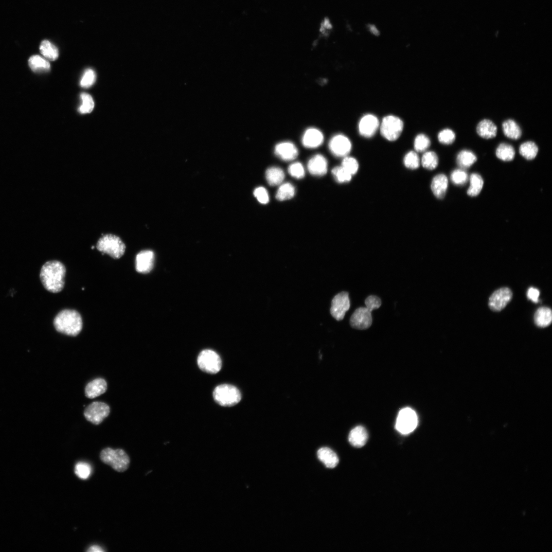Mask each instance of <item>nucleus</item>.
<instances>
[{
  "instance_id": "f257e3e1",
  "label": "nucleus",
  "mask_w": 552,
  "mask_h": 552,
  "mask_svg": "<svg viewBox=\"0 0 552 552\" xmlns=\"http://www.w3.org/2000/svg\"><path fill=\"white\" fill-rule=\"evenodd\" d=\"M66 273V267L62 263L50 261L42 267L40 278L46 289L51 293H58L64 287Z\"/></svg>"
},
{
  "instance_id": "f03ea898",
  "label": "nucleus",
  "mask_w": 552,
  "mask_h": 552,
  "mask_svg": "<svg viewBox=\"0 0 552 552\" xmlns=\"http://www.w3.org/2000/svg\"><path fill=\"white\" fill-rule=\"evenodd\" d=\"M53 324L58 332L69 336L76 337L83 329V320L77 311L65 309L55 317Z\"/></svg>"
},
{
  "instance_id": "7ed1b4c3",
  "label": "nucleus",
  "mask_w": 552,
  "mask_h": 552,
  "mask_svg": "<svg viewBox=\"0 0 552 552\" xmlns=\"http://www.w3.org/2000/svg\"><path fill=\"white\" fill-rule=\"evenodd\" d=\"M100 459L103 463L110 466L119 473L125 472L129 468L130 464L129 457L122 449L106 448L100 453Z\"/></svg>"
},
{
  "instance_id": "20e7f679",
  "label": "nucleus",
  "mask_w": 552,
  "mask_h": 552,
  "mask_svg": "<svg viewBox=\"0 0 552 552\" xmlns=\"http://www.w3.org/2000/svg\"><path fill=\"white\" fill-rule=\"evenodd\" d=\"M97 249L103 254H107L114 259H119L125 254V244L119 237L113 234H107L100 238L97 244Z\"/></svg>"
},
{
  "instance_id": "39448f33",
  "label": "nucleus",
  "mask_w": 552,
  "mask_h": 552,
  "mask_svg": "<svg viewBox=\"0 0 552 552\" xmlns=\"http://www.w3.org/2000/svg\"><path fill=\"white\" fill-rule=\"evenodd\" d=\"M214 398L220 406L229 407L238 404L242 399V395L236 387L224 384L217 386L214 389Z\"/></svg>"
},
{
  "instance_id": "423d86ee",
  "label": "nucleus",
  "mask_w": 552,
  "mask_h": 552,
  "mask_svg": "<svg viewBox=\"0 0 552 552\" xmlns=\"http://www.w3.org/2000/svg\"><path fill=\"white\" fill-rule=\"evenodd\" d=\"M418 424V416L415 411L410 408H406L400 410L395 427L400 434L408 435L416 428Z\"/></svg>"
},
{
  "instance_id": "0eeeda50",
  "label": "nucleus",
  "mask_w": 552,
  "mask_h": 552,
  "mask_svg": "<svg viewBox=\"0 0 552 552\" xmlns=\"http://www.w3.org/2000/svg\"><path fill=\"white\" fill-rule=\"evenodd\" d=\"M197 364L200 370L209 374H216L222 368V360L219 355L212 350H204L197 358Z\"/></svg>"
},
{
  "instance_id": "6e6552de",
  "label": "nucleus",
  "mask_w": 552,
  "mask_h": 552,
  "mask_svg": "<svg viewBox=\"0 0 552 552\" xmlns=\"http://www.w3.org/2000/svg\"><path fill=\"white\" fill-rule=\"evenodd\" d=\"M404 129L402 120L395 116L385 117L380 125L381 135L390 142L397 140Z\"/></svg>"
},
{
  "instance_id": "1a4fd4ad",
  "label": "nucleus",
  "mask_w": 552,
  "mask_h": 552,
  "mask_svg": "<svg viewBox=\"0 0 552 552\" xmlns=\"http://www.w3.org/2000/svg\"><path fill=\"white\" fill-rule=\"evenodd\" d=\"M109 413V407L101 401H95L89 405L84 411L86 419L95 425L102 423Z\"/></svg>"
},
{
  "instance_id": "9d476101",
  "label": "nucleus",
  "mask_w": 552,
  "mask_h": 552,
  "mask_svg": "<svg viewBox=\"0 0 552 552\" xmlns=\"http://www.w3.org/2000/svg\"><path fill=\"white\" fill-rule=\"evenodd\" d=\"M513 292L508 287H503L496 291L489 298L488 305L494 312H500L510 302Z\"/></svg>"
},
{
  "instance_id": "9b49d317",
  "label": "nucleus",
  "mask_w": 552,
  "mask_h": 552,
  "mask_svg": "<svg viewBox=\"0 0 552 552\" xmlns=\"http://www.w3.org/2000/svg\"><path fill=\"white\" fill-rule=\"evenodd\" d=\"M350 307L348 293L345 292L339 293L333 299L330 308L331 315L337 321L342 320Z\"/></svg>"
},
{
  "instance_id": "f8f14e48",
  "label": "nucleus",
  "mask_w": 552,
  "mask_h": 552,
  "mask_svg": "<svg viewBox=\"0 0 552 552\" xmlns=\"http://www.w3.org/2000/svg\"><path fill=\"white\" fill-rule=\"evenodd\" d=\"M329 148L331 153L338 157H345L351 152L352 144L350 140L343 135H337L331 139Z\"/></svg>"
},
{
  "instance_id": "ddd939ff",
  "label": "nucleus",
  "mask_w": 552,
  "mask_h": 552,
  "mask_svg": "<svg viewBox=\"0 0 552 552\" xmlns=\"http://www.w3.org/2000/svg\"><path fill=\"white\" fill-rule=\"evenodd\" d=\"M371 310L366 307H361L356 310L351 316L350 323L353 328L359 330H366L373 323V317Z\"/></svg>"
},
{
  "instance_id": "4468645a",
  "label": "nucleus",
  "mask_w": 552,
  "mask_h": 552,
  "mask_svg": "<svg viewBox=\"0 0 552 552\" xmlns=\"http://www.w3.org/2000/svg\"><path fill=\"white\" fill-rule=\"evenodd\" d=\"M379 126L378 118L372 114H367L361 118L358 124V131L365 138L373 137Z\"/></svg>"
},
{
  "instance_id": "2eb2a0df",
  "label": "nucleus",
  "mask_w": 552,
  "mask_h": 552,
  "mask_svg": "<svg viewBox=\"0 0 552 552\" xmlns=\"http://www.w3.org/2000/svg\"><path fill=\"white\" fill-rule=\"evenodd\" d=\"M154 262V253L150 250H142L136 256V269L140 273H148L153 269Z\"/></svg>"
},
{
  "instance_id": "dca6fc26",
  "label": "nucleus",
  "mask_w": 552,
  "mask_h": 552,
  "mask_svg": "<svg viewBox=\"0 0 552 552\" xmlns=\"http://www.w3.org/2000/svg\"><path fill=\"white\" fill-rule=\"evenodd\" d=\"M275 154L285 161H290L297 158L298 150L296 145L290 142H283L278 144L275 148Z\"/></svg>"
},
{
  "instance_id": "f3484780",
  "label": "nucleus",
  "mask_w": 552,
  "mask_h": 552,
  "mask_svg": "<svg viewBox=\"0 0 552 552\" xmlns=\"http://www.w3.org/2000/svg\"><path fill=\"white\" fill-rule=\"evenodd\" d=\"M307 168L310 174L315 176H323L327 172L328 163L326 159L321 155H317L308 161Z\"/></svg>"
},
{
  "instance_id": "a211bd4d",
  "label": "nucleus",
  "mask_w": 552,
  "mask_h": 552,
  "mask_svg": "<svg viewBox=\"0 0 552 552\" xmlns=\"http://www.w3.org/2000/svg\"><path fill=\"white\" fill-rule=\"evenodd\" d=\"M324 136L317 128H310L305 132L303 138V145L306 148H315L322 145Z\"/></svg>"
},
{
  "instance_id": "6ab92c4d",
  "label": "nucleus",
  "mask_w": 552,
  "mask_h": 552,
  "mask_svg": "<svg viewBox=\"0 0 552 552\" xmlns=\"http://www.w3.org/2000/svg\"><path fill=\"white\" fill-rule=\"evenodd\" d=\"M107 390L106 381L102 378H97L90 381L85 388L86 396L94 399L104 394Z\"/></svg>"
},
{
  "instance_id": "aec40b11",
  "label": "nucleus",
  "mask_w": 552,
  "mask_h": 552,
  "mask_svg": "<svg viewBox=\"0 0 552 552\" xmlns=\"http://www.w3.org/2000/svg\"><path fill=\"white\" fill-rule=\"evenodd\" d=\"M368 439V434L366 428L357 426L351 430L349 435V441L353 446L360 448L364 446Z\"/></svg>"
},
{
  "instance_id": "412c9836",
  "label": "nucleus",
  "mask_w": 552,
  "mask_h": 552,
  "mask_svg": "<svg viewBox=\"0 0 552 552\" xmlns=\"http://www.w3.org/2000/svg\"><path fill=\"white\" fill-rule=\"evenodd\" d=\"M448 180L444 174L436 176L431 183V189L434 196L439 199L445 197L448 188Z\"/></svg>"
},
{
  "instance_id": "4be33fe9",
  "label": "nucleus",
  "mask_w": 552,
  "mask_h": 552,
  "mask_svg": "<svg viewBox=\"0 0 552 552\" xmlns=\"http://www.w3.org/2000/svg\"><path fill=\"white\" fill-rule=\"evenodd\" d=\"M496 125L491 120L484 119L477 125V132L481 138L489 139L495 138L497 134Z\"/></svg>"
},
{
  "instance_id": "5701e85b",
  "label": "nucleus",
  "mask_w": 552,
  "mask_h": 552,
  "mask_svg": "<svg viewBox=\"0 0 552 552\" xmlns=\"http://www.w3.org/2000/svg\"><path fill=\"white\" fill-rule=\"evenodd\" d=\"M319 459L329 468L336 467L339 463L337 455L333 450L328 447L320 448L317 453Z\"/></svg>"
},
{
  "instance_id": "b1692460",
  "label": "nucleus",
  "mask_w": 552,
  "mask_h": 552,
  "mask_svg": "<svg viewBox=\"0 0 552 552\" xmlns=\"http://www.w3.org/2000/svg\"><path fill=\"white\" fill-rule=\"evenodd\" d=\"M552 321V310L547 307L538 308L534 316V322L537 326L545 328L549 326Z\"/></svg>"
},
{
  "instance_id": "393cba45",
  "label": "nucleus",
  "mask_w": 552,
  "mask_h": 552,
  "mask_svg": "<svg viewBox=\"0 0 552 552\" xmlns=\"http://www.w3.org/2000/svg\"><path fill=\"white\" fill-rule=\"evenodd\" d=\"M266 178L268 184L270 186H275L282 184L285 178V174L283 170L279 167H272L267 170Z\"/></svg>"
},
{
  "instance_id": "a878e982",
  "label": "nucleus",
  "mask_w": 552,
  "mask_h": 552,
  "mask_svg": "<svg viewBox=\"0 0 552 552\" xmlns=\"http://www.w3.org/2000/svg\"><path fill=\"white\" fill-rule=\"evenodd\" d=\"M477 160L476 155L468 150H462L457 157V163L463 169L469 168L477 161Z\"/></svg>"
},
{
  "instance_id": "bb28decb",
  "label": "nucleus",
  "mask_w": 552,
  "mask_h": 552,
  "mask_svg": "<svg viewBox=\"0 0 552 552\" xmlns=\"http://www.w3.org/2000/svg\"><path fill=\"white\" fill-rule=\"evenodd\" d=\"M29 66L36 73L45 72L50 69V65L47 60L39 55H33L28 61Z\"/></svg>"
},
{
  "instance_id": "cd10ccee",
  "label": "nucleus",
  "mask_w": 552,
  "mask_h": 552,
  "mask_svg": "<svg viewBox=\"0 0 552 552\" xmlns=\"http://www.w3.org/2000/svg\"><path fill=\"white\" fill-rule=\"evenodd\" d=\"M502 127L504 135L508 138L517 140L520 138L521 128L514 120H506L503 123Z\"/></svg>"
},
{
  "instance_id": "c85d7f7f",
  "label": "nucleus",
  "mask_w": 552,
  "mask_h": 552,
  "mask_svg": "<svg viewBox=\"0 0 552 552\" xmlns=\"http://www.w3.org/2000/svg\"><path fill=\"white\" fill-rule=\"evenodd\" d=\"M40 52L47 60L54 61L58 57L59 53L57 47L47 40L43 41L39 47Z\"/></svg>"
},
{
  "instance_id": "c756f323",
  "label": "nucleus",
  "mask_w": 552,
  "mask_h": 552,
  "mask_svg": "<svg viewBox=\"0 0 552 552\" xmlns=\"http://www.w3.org/2000/svg\"><path fill=\"white\" fill-rule=\"evenodd\" d=\"M470 187L467 190V194L470 196H477L481 192L484 185V180L478 174H473L470 177Z\"/></svg>"
},
{
  "instance_id": "7c9ffc66",
  "label": "nucleus",
  "mask_w": 552,
  "mask_h": 552,
  "mask_svg": "<svg viewBox=\"0 0 552 552\" xmlns=\"http://www.w3.org/2000/svg\"><path fill=\"white\" fill-rule=\"evenodd\" d=\"M497 157L504 161L513 160L515 157V150L513 146L507 143H501L496 150Z\"/></svg>"
},
{
  "instance_id": "2f4dec72",
  "label": "nucleus",
  "mask_w": 552,
  "mask_h": 552,
  "mask_svg": "<svg viewBox=\"0 0 552 552\" xmlns=\"http://www.w3.org/2000/svg\"><path fill=\"white\" fill-rule=\"evenodd\" d=\"M519 150L520 154L529 160L535 159L538 153V146L533 142L523 143L520 146Z\"/></svg>"
},
{
  "instance_id": "473e14b6",
  "label": "nucleus",
  "mask_w": 552,
  "mask_h": 552,
  "mask_svg": "<svg viewBox=\"0 0 552 552\" xmlns=\"http://www.w3.org/2000/svg\"><path fill=\"white\" fill-rule=\"evenodd\" d=\"M295 195L294 186L289 183L282 184L279 188L276 197L280 201L288 200L293 198Z\"/></svg>"
},
{
  "instance_id": "72a5a7b5",
  "label": "nucleus",
  "mask_w": 552,
  "mask_h": 552,
  "mask_svg": "<svg viewBox=\"0 0 552 552\" xmlns=\"http://www.w3.org/2000/svg\"><path fill=\"white\" fill-rule=\"evenodd\" d=\"M439 159L437 155L434 152H426L421 159V164L428 170L435 169L438 165Z\"/></svg>"
},
{
  "instance_id": "f704fd0d",
  "label": "nucleus",
  "mask_w": 552,
  "mask_h": 552,
  "mask_svg": "<svg viewBox=\"0 0 552 552\" xmlns=\"http://www.w3.org/2000/svg\"><path fill=\"white\" fill-rule=\"evenodd\" d=\"M82 104L80 106L78 111L82 114L91 113L94 107V102L92 96L87 93H83L80 96Z\"/></svg>"
},
{
  "instance_id": "c9c22d12",
  "label": "nucleus",
  "mask_w": 552,
  "mask_h": 552,
  "mask_svg": "<svg viewBox=\"0 0 552 552\" xmlns=\"http://www.w3.org/2000/svg\"><path fill=\"white\" fill-rule=\"evenodd\" d=\"M451 182L458 186H463L467 183L468 180L467 174L463 169H456L450 176Z\"/></svg>"
},
{
  "instance_id": "e433bc0d",
  "label": "nucleus",
  "mask_w": 552,
  "mask_h": 552,
  "mask_svg": "<svg viewBox=\"0 0 552 552\" xmlns=\"http://www.w3.org/2000/svg\"><path fill=\"white\" fill-rule=\"evenodd\" d=\"M404 163L407 168L411 170L418 168L420 160L418 154L413 151L408 153L404 159Z\"/></svg>"
},
{
  "instance_id": "4c0bfd02",
  "label": "nucleus",
  "mask_w": 552,
  "mask_h": 552,
  "mask_svg": "<svg viewBox=\"0 0 552 552\" xmlns=\"http://www.w3.org/2000/svg\"><path fill=\"white\" fill-rule=\"evenodd\" d=\"M342 166L351 175H356L359 168L356 159L353 157H345L343 160Z\"/></svg>"
},
{
  "instance_id": "58836bf2",
  "label": "nucleus",
  "mask_w": 552,
  "mask_h": 552,
  "mask_svg": "<svg viewBox=\"0 0 552 552\" xmlns=\"http://www.w3.org/2000/svg\"><path fill=\"white\" fill-rule=\"evenodd\" d=\"M92 472L91 466L87 463H77L75 466V473L80 479L86 480L88 479Z\"/></svg>"
},
{
  "instance_id": "ea45409f",
  "label": "nucleus",
  "mask_w": 552,
  "mask_h": 552,
  "mask_svg": "<svg viewBox=\"0 0 552 552\" xmlns=\"http://www.w3.org/2000/svg\"><path fill=\"white\" fill-rule=\"evenodd\" d=\"M332 174L337 181L339 183H345L350 182L353 176L346 171L342 166L335 167L332 170Z\"/></svg>"
},
{
  "instance_id": "a19ab883",
  "label": "nucleus",
  "mask_w": 552,
  "mask_h": 552,
  "mask_svg": "<svg viewBox=\"0 0 552 552\" xmlns=\"http://www.w3.org/2000/svg\"><path fill=\"white\" fill-rule=\"evenodd\" d=\"M430 145V139L426 135L419 134L416 137L414 142V148L417 152L426 151Z\"/></svg>"
},
{
  "instance_id": "79ce46f5",
  "label": "nucleus",
  "mask_w": 552,
  "mask_h": 552,
  "mask_svg": "<svg viewBox=\"0 0 552 552\" xmlns=\"http://www.w3.org/2000/svg\"><path fill=\"white\" fill-rule=\"evenodd\" d=\"M438 138L441 143L449 145L455 142L456 135L452 130L447 128L441 130L438 134Z\"/></svg>"
},
{
  "instance_id": "37998d69",
  "label": "nucleus",
  "mask_w": 552,
  "mask_h": 552,
  "mask_svg": "<svg viewBox=\"0 0 552 552\" xmlns=\"http://www.w3.org/2000/svg\"><path fill=\"white\" fill-rule=\"evenodd\" d=\"M96 78V74L93 70L91 69H87L80 82V86L85 88L91 87L95 83Z\"/></svg>"
},
{
  "instance_id": "c03bdc74",
  "label": "nucleus",
  "mask_w": 552,
  "mask_h": 552,
  "mask_svg": "<svg viewBox=\"0 0 552 552\" xmlns=\"http://www.w3.org/2000/svg\"><path fill=\"white\" fill-rule=\"evenodd\" d=\"M289 175L297 179H301L305 176V170L303 166L299 162L291 164L288 169Z\"/></svg>"
},
{
  "instance_id": "a18cd8bd",
  "label": "nucleus",
  "mask_w": 552,
  "mask_h": 552,
  "mask_svg": "<svg viewBox=\"0 0 552 552\" xmlns=\"http://www.w3.org/2000/svg\"><path fill=\"white\" fill-rule=\"evenodd\" d=\"M254 195L261 204H267L269 202V199L267 191L263 187L257 188L254 190Z\"/></svg>"
},
{
  "instance_id": "49530a36",
  "label": "nucleus",
  "mask_w": 552,
  "mask_h": 552,
  "mask_svg": "<svg viewBox=\"0 0 552 552\" xmlns=\"http://www.w3.org/2000/svg\"><path fill=\"white\" fill-rule=\"evenodd\" d=\"M365 305L371 312L374 309L379 308L381 305L380 299L376 296H370L365 300Z\"/></svg>"
},
{
  "instance_id": "de8ad7c7",
  "label": "nucleus",
  "mask_w": 552,
  "mask_h": 552,
  "mask_svg": "<svg viewBox=\"0 0 552 552\" xmlns=\"http://www.w3.org/2000/svg\"><path fill=\"white\" fill-rule=\"evenodd\" d=\"M539 295V291L536 288L530 287L528 290L527 297L528 299L533 301L534 303L538 302Z\"/></svg>"
},
{
  "instance_id": "09e8293b",
  "label": "nucleus",
  "mask_w": 552,
  "mask_h": 552,
  "mask_svg": "<svg viewBox=\"0 0 552 552\" xmlns=\"http://www.w3.org/2000/svg\"><path fill=\"white\" fill-rule=\"evenodd\" d=\"M87 552H104V550L102 549V547H100L99 546L94 545V546H91V547H89V549L87 550Z\"/></svg>"
},
{
  "instance_id": "8fccbe9b",
  "label": "nucleus",
  "mask_w": 552,
  "mask_h": 552,
  "mask_svg": "<svg viewBox=\"0 0 552 552\" xmlns=\"http://www.w3.org/2000/svg\"><path fill=\"white\" fill-rule=\"evenodd\" d=\"M369 31L371 32V33H372L374 35L378 36L379 35V32L375 25H369Z\"/></svg>"
}]
</instances>
